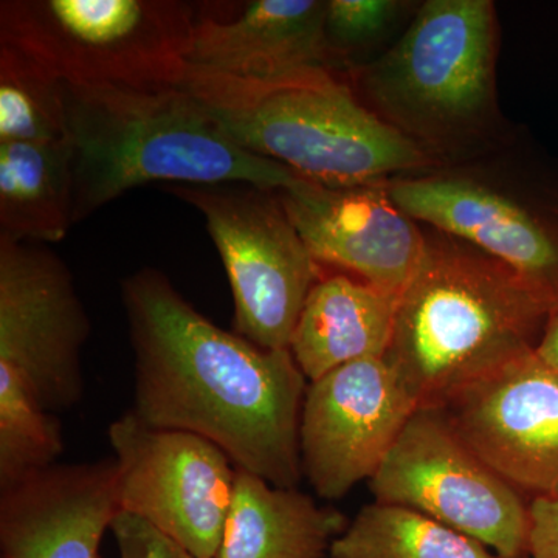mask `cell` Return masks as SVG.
Here are the masks:
<instances>
[{"instance_id":"2e32d148","label":"cell","mask_w":558,"mask_h":558,"mask_svg":"<svg viewBox=\"0 0 558 558\" xmlns=\"http://www.w3.org/2000/svg\"><path fill=\"white\" fill-rule=\"evenodd\" d=\"M323 0H253L236 17L197 16L190 68L241 80H278L333 60Z\"/></svg>"},{"instance_id":"9a60e30c","label":"cell","mask_w":558,"mask_h":558,"mask_svg":"<svg viewBox=\"0 0 558 558\" xmlns=\"http://www.w3.org/2000/svg\"><path fill=\"white\" fill-rule=\"evenodd\" d=\"M120 512L113 459L51 465L0 488L2 558H98Z\"/></svg>"},{"instance_id":"30bf717a","label":"cell","mask_w":558,"mask_h":558,"mask_svg":"<svg viewBox=\"0 0 558 558\" xmlns=\"http://www.w3.org/2000/svg\"><path fill=\"white\" fill-rule=\"evenodd\" d=\"M121 512L146 521L197 558L218 554L236 465L193 433L153 428L134 411L108 428Z\"/></svg>"},{"instance_id":"44dd1931","label":"cell","mask_w":558,"mask_h":558,"mask_svg":"<svg viewBox=\"0 0 558 558\" xmlns=\"http://www.w3.org/2000/svg\"><path fill=\"white\" fill-rule=\"evenodd\" d=\"M68 138L65 81L31 54L0 43V143Z\"/></svg>"},{"instance_id":"277c9868","label":"cell","mask_w":558,"mask_h":558,"mask_svg":"<svg viewBox=\"0 0 558 558\" xmlns=\"http://www.w3.org/2000/svg\"><path fill=\"white\" fill-rule=\"evenodd\" d=\"M182 86L245 149L319 185L385 183L440 163L330 69L256 81L190 68Z\"/></svg>"},{"instance_id":"7402d4cb","label":"cell","mask_w":558,"mask_h":558,"mask_svg":"<svg viewBox=\"0 0 558 558\" xmlns=\"http://www.w3.org/2000/svg\"><path fill=\"white\" fill-rule=\"evenodd\" d=\"M64 442L60 421L24 380L0 366V488L57 464Z\"/></svg>"},{"instance_id":"4316f807","label":"cell","mask_w":558,"mask_h":558,"mask_svg":"<svg viewBox=\"0 0 558 558\" xmlns=\"http://www.w3.org/2000/svg\"><path fill=\"white\" fill-rule=\"evenodd\" d=\"M527 558V557H526Z\"/></svg>"},{"instance_id":"7c38bea8","label":"cell","mask_w":558,"mask_h":558,"mask_svg":"<svg viewBox=\"0 0 558 558\" xmlns=\"http://www.w3.org/2000/svg\"><path fill=\"white\" fill-rule=\"evenodd\" d=\"M417 410L385 357L359 360L311 381L300 418L303 478L323 499L376 475Z\"/></svg>"},{"instance_id":"52a82bcc","label":"cell","mask_w":558,"mask_h":558,"mask_svg":"<svg viewBox=\"0 0 558 558\" xmlns=\"http://www.w3.org/2000/svg\"><path fill=\"white\" fill-rule=\"evenodd\" d=\"M391 199L428 229L469 242L558 307V170L435 168L385 182Z\"/></svg>"},{"instance_id":"d4e9b609","label":"cell","mask_w":558,"mask_h":558,"mask_svg":"<svg viewBox=\"0 0 558 558\" xmlns=\"http://www.w3.org/2000/svg\"><path fill=\"white\" fill-rule=\"evenodd\" d=\"M527 558H558V497L529 501Z\"/></svg>"},{"instance_id":"484cf974","label":"cell","mask_w":558,"mask_h":558,"mask_svg":"<svg viewBox=\"0 0 558 558\" xmlns=\"http://www.w3.org/2000/svg\"><path fill=\"white\" fill-rule=\"evenodd\" d=\"M539 359L558 371V307L550 314L548 325H546L545 333L537 349H535Z\"/></svg>"},{"instance_id":"cb8c5ba5","label":"cell","mask_w":558,"mask_h":558,"mask_svg":"<svg viewBox=\"0 0 558 558\" xmlns=\"http://www.w3.org/2000/svg\"><path fill=\"white\" fill-rule=\"evenodd\" d=\"M110 532L119 558H197L146 521L126 512L116 517Z\"/></svg>"},{"instance_id":"ac0fdd59","label":"cell","mask_w":558,"mask_h":558,"mask_svg":"<svg viewBox=\"0 0 558 558\" xmlns=\"http://www.w3.org/2000/svg\"><path fill=\"white\" fill-rule=\"evenodd\" d=\"M349 521L299 487H277L238 469L215 558H325Z\"/></svg>"},{"instance_id":"603a6c76","label":"cell","mask_w":558,"mask_h":558,"mask_svg":"<svg viewBox=\"0 0 558 558\" xmlns=\"http://www.w3.org/2000/svg\"><path fill=\"white\" fill-rule=\"evenodd\" d=\"M396 0H328L325 33L333 58L379 39L398 17Z\"/></svg>"},{"instance_id":"6da1fadb","label":"cell","mask_w":558,"mask_h":558,"mask_svg":"<svg viewBox=\"0 0 558 558\" xmlns=\"http://www.w3.org/2000/svg\"><path fill=\"white\" fill-rule=\"evenodd\" d=\"M121 299L135 355V416L208 439L274 486L299 487L310 381L289 349H263L219 328L150 267L121 282Z\"/></svg>"},{"instance_id":"8992f818","label":"cell","mask_w":558,"mask_h":558,"mask_svg":"<svg viewBox=\"0 0 558 558\" xmlns=\"http://www.w3.org/2000/svg\"><path fill=\"white\" fill-rule=\"evenodd\" d=\"M197 14L179 0H3L0 43L81 86H182Z\"/></svg>"},{"instance_id":"5b68a950","label":"cell","mask_w":558,"mask_h":558,"mask_svg":"<svg viewBox=\"0 0 558 558\" xmlns=\"http://www.w3.org/2000/svg\"><path fill=\"white\" fill-rule=\"evenodd\" d=\"M498 17L490 0H427L398 43L360 70L355 94L440 161L497 119Z\"/></svg>"},{"instance_id":"3957f363","label":"cell","mask_w":558,"mask_h":558,"mask_svg":"<svg viewBox=\"0 0 558 558\" xmlns=\"http://www.w3.org/2000/svg\"><path fill=\"white\" fill-rule=\"evenodd\" d=\"M65 106L73 148V223L154 182L282 190L301 179L241 146L183 86L65 83Z\"/></svg>"},{"instance_id":"ffe728a7","label":"cell","mask_w":558,"mask_h":558,"mask_svg":"<svg viewBox=\"0 0 558 558\" xmlns=\"http://www.w3.org/2000/svg\"><path fill=\"white\" fill-rule=\"evenodd\" d=\"M329 558H499L417 510L374 501L333 539Z\"/></svg>"},{"instance_id":"8fae6325","label":"cell","mask_w":558,"mask_h":558,"mask_svg":"<svg viewBox=\"0 0 558 558\" xmlns=\"http://www.w3.org/2000/svg\"><path fill=\"white\" fill-rule=\"evenodd\" d=\"M90 319L64 260L43 244L0 238V366L58 413L84 395Z\"/></svg>"},{"instance_id":"d6986e66","label":"cell","mask_w":558,"mask_h":558,"mask_svg":"<svg viewBox=\"0 0 558 558\" xmlns=\"http://www.w3.org/2000/svg\"><path fill=\"white\" fill-rule=\"evenodd\" d=\"M73 223V148L50 143H0V238L60 242Z\"/></svg>"},{"instance_id":"4fadbf2b","label":"cell","mask_w":558,"mask_h":558,"mask_svg":"<svg viewBox=\"0 0 558 558\" xmlns=\"http://www.w3.org/2000/svg\"><path fill=\"white\" fill-rule=\"evenodd\" d=\"M439 410L524 498L558 497V371L537 352L461 389Z\"/></svg>"},{"instance_id":"9c48e42d","label":"cell","mask_w":558,"mask_h":558,"mask_svg":"<svg viewBox=\"0 0 558 558\" xmlns=\"http://www.w3.org/2000/svg\"><path fill=\"white\" fill-rule=\"evenodd\" d=\"M369 487L376 501L425 513L499 558L527 557V498L459 438L439 409L414 410Z\"/></svg>"},{"instance_id":"7a4b0ae2","label":"cell","mask_w":558,"mask_h":558,"mask_svg":"<svg viewBox=\"0 0 558 558\" xmlns=\"http://www.w3.org/2000/svg\"><path fill=\"white\" fill-rule=\"evenodd\" d=\"M553 312L494 256L428 229L424 258L399 296L385 360L417 409H440L535 352Z\"/></svg>"},{"instance_id":"ba28073f","label":"cell","mask_w":558,"mask_h":558,"mask_svg":"<svg viewBox=\"0 0 558 558\" xmlns=\"http://www.w3.org/2000/svg\"><path fill=\"white\" fill-rule=\"evenodd\" d=\"M204 216L234 301V329L256 347L289 349L310 292L323 277L278 190L248 183L170 185Z\"/></svg>"},{"instance_id":"e0dca14e","label":"cell","mask_w":558,"mask_h":558,"mask_svg":"<svg viewBox=\"0 0 558 558\" xmlns=\"http://www.w3.org/2000/svg\"><path fill=\"white\" fill-rule=\"evenodd\" d=\"M399 296L347 274L318 279L301 311L289 351L307 381L330 371L385 357Z\"/></svg>"},{"instance_id":"5bb4252c","label":"cell","mask_w":558,"mask_h":558,"mask_svg":"<svg viewBox=\"0 0 558 558\" xmlns=\"http://www.w3.org/2000/svg\"><path fill=\"white\" fill-rule=\"evenodd\" d=\"M278 196L319 266L402 295L424 258L427 231L391 199L385 183L325 186L299 179Z\"/></svg>"}]
</instances>
